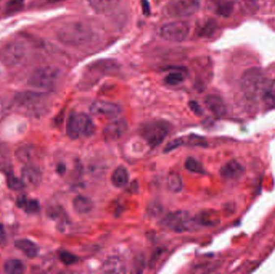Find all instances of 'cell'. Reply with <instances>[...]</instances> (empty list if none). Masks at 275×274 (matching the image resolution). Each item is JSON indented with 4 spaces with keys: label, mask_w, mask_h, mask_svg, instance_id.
Here are the masks:
<instances>
[{
    "label": "cell",
    "mask_w": 275,
    "mask_h": 274,
    "mask_svg": "<svg viewBox=\"0 0 275 274\" xmlns=\"http://www.w3.org/2000/svg\"><path fill=\"white\" fill-rule=\"evenodd\" d=\"M96 34L91 26L82 22H72L57 31V38L64 45L79 47L93 42Z\"/></svg>",
    "instance_id": "1"
},
{
    "label": "cell",
    "mask_w": 275,
    "mask_h": 274,
    "mask_svg": "<svg viewBox=\"0 0 275 274\" xmlns=\"http://www.w3.org/2000/svg\"><path fill=\"white\" fill-rule=\"evenodd\" d=\"M14 105L19 110L31 117H39L48 109L46 94L39 92L25 91L16 94Z\"/></svg>",
    "instance_id": "2"
},
{
    "label": "cell",
    "mask_w": 275,
    "mask_h": 274,
    "mask_svg": "<svg viewBox=\"0 0 275 274\" xmlns=\"http://www.w3.org/2000/svg\"><path fill=\"white\" fill-rule=\"evenodd\" d=\"M266 80L263 72L258 68H251L246 70L241 82L242 91L246 98L250 100L260 98Z\"/></svg>",
    "instance_id": "3"
},
{
    "label": "cell",
    "mask_w": 275,
    "mask_h": 274,
    "mask_svg": "<svg viewBox=\"0 0 275 274\" xmlns=\"http://www.w3.org/2000/svg\"><path fill=\"white\" fill-rule=\"evenodd\" d=\"M162 224L164 227L175 232H184L196 227L194 219L187 212L177 211L172 212L163 219Z\"/></svg>",
    "instance_id": "4"
},
{
    "label": "cell",
    "mask_w": 275,
    "mask_h": 274,
    "mask_svg": "<svg viewBox=\"0 0 275 274\" xmlns=\"http://www.w3.org/2000/svg\"><path fill=\"white\" fill-rule=\"evenodd\" d=\"M27 49L25 44L14 41L0 49V62L5 66H15L25 57Z\"/></svg>",
    "instance_id": "5"
},
{
    "label": "cell",
    "mask_w": 275,
    "mask_h": 274,
    "mask_svg": "<svg viewBox=\"0 0 275 274\" xmlns=\"http://www.w3.org/2000/svg\"><path fill=\"white\" fill-rule=\"evenodd\" d=\"M190 25L184 21H173L163 25L160 29V36L168 42H183L188 38Z\"/></svg>",
    "instance_id": "6"
},
{
    "label": "cell",
    "mask_w": 275,
    "mask_h": 274,
    "mask_svg": "<svg viewBox=\"0 0 275 274\" xmlns=\"http://www.w3.org/2000/svg\"><path fill=\"white\" fill-rule=\"evenodd\" d=\"M169 127L163 122H150L146 123L141 129L142 136L150 147L160 145L168 136Z\"/></svg>",
    "instance_id": "7"
},
{
    "label": "cell",
    "mask_w": 275,
    "mask_h": 274,
    "mask_svg": "<svg viewBox=\"0 0 275 274\" xmlns=\"http://www.w3.org/2000/svg\"><path fill=\"white\" fill-rule=\"evenodd\" d=\"M59 69L52 66H45L37 69L32 73L28 80L29 85L40 89H49L58 78Z\"/></svg>",
    "instance_id": "8"
},
{
    "label": "cell",
    "mask_w": 275,
    "mask_h": 274,
    "mask_svg": "<svg viewBox=\"0 0 275 274\" xmlns=\"http://www.w3.org/2000/svg\"><path fill=\"white\" fill-rule=\"evenodd\" d=\"M199 8L198 0H174L167 5L165 11L173 18H185L193 16Z\"/></svg>",
    "instance_id": "9"
},
{
    "label": "cell",
    "mask_w": 275,
    "mask_h": 274,
    "mask_svg": "<svg viewBox=\"0 0 275 274\" xmlns=\"http://www.w3.org/2000/svg\"><path fill=\"white\" fill-rule=\"evenodd\" d=\"M122 109L115 103L106 100H96L90 106V112L94 116L115 118L119 116Z\"/></svg>",
    "instance_id": "10"
},
{
    "label": "cell",
    "mask_w": 275,
    "mask_h": 274,
    "mask_svg": "<svg viewBox=\"0 0 275 274\" xmlns=\"http://www.w3.org/2000/svg\"><path fill=\"white\" fill-rule=\"evenodd\" d=\"M21 179L25 187L33 189L41 184L42 173L41 170L35 165H26L22 170Z\"/></svg>",
    "instance_id": "11"
},
{
    "label": "cell",
    "mask_w": 275,
    "mask_h": 274,
    "mask_svg": "<svg viewBox=\"0 0 275 274\" xmlns=\"http://www.w3.org/2000/svg\"><path fill=\"white\" fill-rule=\"evenodd\" d=\"M127 129V123L124 119H115L108 123L103 134L108 141L118 140L124 135Z\"/></svg>",
    "instance_id": "12"
},
{
    "label": "cell",
    "mask_w": 275,
    "mask_h": 274,
    "mask_svg": "<svg viewBox=\"0 0 275 274\" xmlns=\"http://www.w3.org/2000/svg\"><path fill=\"white\" fill-rule=\"evenodd\" d=\"M183 144H187L189 146H199V147H204L207 144L205 139L202 137L197 136V135H189L188 137L183 138H175L174 140L171 141L168 143L165 148V151L168 152L175 149L177 147H180Z\"/></svg>",
    "instance_id": "13"
},
{
    "label": "cell",
    "mask_w": 275,
    "mask_h": 274,
    "mask_svg": "<svg viewBox=\"0 0 275 274\" xmlns=\"http://www.w3.org/2000/svg\"><path fill=\"white\" fill-rule=\"evenodd\" d=\"M16 157L25 165H33L38 157V152L34 146L24 145L16 149Z\"/></svg>",
    "instance_id": "14"
},
{
    "label": "cell",
    "mask_w": 275,
    "mask_h": 274,
    "mask_svg": "<svg viewBox=\"0 0 275 274\" xmlns=\"http://www.w3.org/2000/svg\"><path fill=\"white\" fill-rule=\"evenodd\" d=\"M260 98L262 99L265 107L272 109L275 107V80H266Z\"/></svg>",
    "instance_id": "15"
},
{
    "label": "cell",
    "mask_w": 275,
    "mask_h": 274,
    "mask_svg": "<svg viewBox=\"0 0 275 274\" xmlns=\"http://www.w3.org/2000/svg\"><path fill=\"white\" fill-rule=\"evenodd\" d=\"M243 172H244V167L235 160L229 161L220 170V174L226 179L239 178L242 176Z\"/></svg>",
    "instance_id": "16"
},
{
    "label": "cell",
    "mask_w": 275,
    "mask_h": 274,
    "mask_svg": "<svg viewBox=\"0 0 275 274\" xmlns=\"http://www.w3.org/2000/svg\"><path fill=\"white\" fill-rule=\"evenodd\" d=\"M204 104L216 116L222 117L226 113V105L222 98L217 95H208L204 98Z\"/></svg>",
    "instance_id": "17"
},
{
    "label": "cell",
    "mask_w": 275,
    "mask_h": 274,
    "mask_svg": "<svg viewBox=\"0 0 275 274\" xmlns=\"http://www.w3.org/2000/svg\"><path fill=\"white\" fill-rule=\"evenodd\" d=\"M15 246L22 251L28 258H34L39 253L38 245L27 239H21L15 241Z\"/></svg>",
    "instance_id": "18"
},
{
    "label": "cell",
    "mask_w": 275,
    "mask_h": 274,
    "mask_svg": "<svg viewBox=\"0 0 275 274\" xmlns=\"http://www.w3.org/2000/svg\"><path fill=\"white\" fill-rule=\"evenodd\" d=\"M77 119L80 134L85 137L92 136L96 129L92 118L86 114H77Z\"/></svg>",
    "instance_id": "19"
},
{
    "label": "cell",
    "mask_w": 275,
    "mask_h": 274,
    "mask_svg": "<svg viewBox=\"0 0 275 274\" xmlns=\"http://www.w3.org/2000/svg\"><path fill=\"white\" fill-rule=\"evenodd\" d=\"M121 0H88L90 7L98 13H106L112 11Z\"/></svg>",
    "instance_id": "20"
},
{
    "label": "cell",
    "mask_w": 275,
    "mask_h": 274,
    "mask_svg": "<svg viewBox=\"0 0 275 274\" xmlns=\"http://www.w3.org/2000/svg\"><path fill=\"white\" fill-rule=\"evenodd\" d=\"M16 205L18 206L21 209L25 210V212L28 214H35L40 212V203L38 200L34 199L27 198V196H19L16 200Z\"/></svg>",
    "instance_id": "21"
},
{
    "label": "cell",
    "mask_w": 275,
    "mask_h": 274,
    "mask_svg": "<svg viewBox=\"0 0 275 274\" xmlns=\"http://www.w3.org/2000/svg\"><path fill=\"white\" fill-rule=\"evenodd\" d=\"M73 205L75 211L79 214L89 213L94 207V203L91 199L84 196H76L74 199Z\"/></svg>",
    "instance_id": "22"
},
{
    "label": "cell",
    "mask_w": 275,
    "mask_h": 274,
    "mask_svg": "<svg viewBox=\"0 0 275 274\" xmlns=\"http://www.w3.org/2000/svg\"><path fill=\"white\" fill-rule=\"evenodd\" d=\"M193 219H194L196 225L203 226V227L214 226L219 221L214 212H210V211L200 212Z\"/></svg>",
    "instance_id": "23"
},
{
    "label": "cell",
    "mask_w": 275,
    "mask_h": 274,
    "mask_svg": "<svg viewBox=\"0 0 275 274\" xmlns=\"http://www.w3.org/2000/svg\"><path fill=\"white\" fill-rule=\"evenodd\" d=\"M129 181V174L127 170L124 167H119L114 170L111 175V182L116 187H125Z\"/></svg>",
    "instance_id": "24"
},
{
    "label": "cell",
    "mask_w": 275,
    "mask_h": 274,
    "mask_svg": "<svg viewBox=\"0 0 275 274\" xmlns=\"http://www.w3.org/2000/svg\"><path fill=\"white\" fill-rule=\"evenodd\" d=\"M66 133L68 136L72 139H76L81 135L79 130L78 119L76 113H72L68 118L67 123H66Z\"/></svg>",
    "instance_id": "25"
},
{
    "label": "cell",
    "mask_w": 275,
    "mask_h": 274,
    "mask_svg": "<svg viewBox=\"0 0 275 274\" xmlns=\"http://www.w3.org/2000/svg\"><path fill=\"white\" fill-rule=\"evenodd\" d=\"M92 68L104 74H112L119 69V65L115 60H102L97 61Z\"/></svg>",
    "instance_id": "26"
},
{
    "label": "cell",
    "mask_w": 275,
    "mask_h": 274,
    "mask_svg": "<svg viewBox=\"0 0 275 274\" xmlns=\"http://www.w3.org/2000/svg\"><path fill=\"white\" fill-rule=\"evenodd\" d=\"M3 268H4L5 273H7V274H21L25 273L26 266L21 260L11 259L5 262Z\"/></svg>",
    "instance_id": "27"
},
{
    "label": "cell",
    "mask_w": 275,
    "mask_h": 274,
    "mask_svg": "<svg viewBox=\"0 0 275 274\" xmlns=\"http://www.w3.org/2000/svg\"><path fill=\"white\" fill-rule=\"evenodd\" d=\"M217 29V23L213 19H208L200 26L198 35L200 37H204V38L210 37L213 36Z\"/></svg>",
    "instance_id": "28"
},
{
    "label": "cell",
    "mask_w": 275,
    "mask_h": 274,
    "mask_svg": "<svg viewBox=\"0 0 275 274\" xmlns=\"http://www.w3.org/2000/svg\"><path fill=\"white\" fill-rule=\"evenodd\" d=\"M167 183H168V188L172 192H181L182 188H183V181H182L181 177L178 173L172 172L168 174Z\"/></svg>",
    "instance_id": "29"
},
{
    "label": "cell",
    "mask_w": 275,
    "mask_h": 274,
    "mask_svg": "<svg viewBox=\"0 0 275 274\" xmlns=\"http://www.w3.org/2000/svg\"><path fill=\"white\" fill-rule=\"evenodd\" d=\"M6 176H7V186H8L10 189L14 190V191H21L23 188H25V185L23 183L22 179L17 178L13 174V172H6Z\"/></svg>",
    "instance_id": "30"
},
{
    "label": "cell",
    "mask_w": 275,
    "mask_h": 274,
    "mask_svg": "<svg viewBox=\"0 0 275 274\" xmlns=\"http://www.w3.org/2000/svg\"><path fill=\"white\" fill-rule=\"evenodd\" d=\"M25 0H10L5 6V12L7 14H15L21 11L25 6Z\"/></svg>",
    "instance_id": "31"
},
{
    "label": "cell",
    "mask_w": 275,
    "mask_h": 274,
    "mask_svg": "<svg viewBox=\"0 0 275 274\" xmlns=\"http://www.w3.org/2000/svg\"><path fill=\"white\" fill-rule=\"evenodd\" d=\"M186 169L191 172H194V173H199L202 174L204 173V170L203 168L201 163H200L199 161L193 158H188L185 162Z\"/></svg>",
    "instance_id": "32"
},
{
    "label": "cell",
    "mask_w": 275,
    "mask_h": 274,
    "mask_svg": "<svg viewBox=\"0 0 275 274\" xmlns=\"http://www.w3.org/2000/svg\"><path fill=\"white\" fill-rule=\"evenodd\" d=\"M184 75L180 72H172L166 76L164 81L169 85H177L183 82Z\"/></svg>",
    "instance_id": "33"
},
{
    "label": "cell",
    "mask_w": 275,
    "mask_h": 274,
    "mask_svg": "<svg viewBox=\"0 0 275 274\" xmlns=\"http://www.w3.org/2000/svg\"><path fill=\"white\" fill-rule=\"evenodd\" d=\"M10 158H11V154H10L9 148L7 144L0 141V166L6 167L9 165Z\"/></svg>",
    "instance_id": "34"
},
{
    "label": "cell",
    "mask_w": 275,
    "mask_h": 274,
    "mask_svg": "<svg viewBox=\"0 0 275 274\" xmlns=\"http://www.w3.org/2000/svg\"><path fill=\"white\" fill-rule=\"evenodd\" d=\"M233 10V3L229 1H225L221 3V4L217 7V13L220 16L227 17L229 16Z\"/></svg>",
    "instance_id": "35"
},
{
    "label": "cell",
    "mask_w": 275,
    "mask_h": 274,
    "mask_svg": "<svg viewBox=\"0 0 275 274\" xmlns=\"http://www.w3.org/2000/svg\"><path fill=\"white\" fill-rule=\"evenodd\" d=\"M60 260L62 261L63 263L66 265H73L76 263L77 261V257L75 255L72 254L71 252H67V251H62L59 254Z\"/></svg>",
    "instance_id": "36"
},
{
    "label": "cell",
    "mask_w": 275,
    "mask_h": 274,
    "mask_svg": "<svg viewBox=\"0 0 275 274\" xmlns=\"http://www.w3.org/2000/svg\"><path fill=\"white\" fill-rule=\"evenodd\" d=\"M11 105L7 100H0V123L4 120L5 118L9 114Z\"/></svg>",
    "instance_id": "37"
},
{
    "label": "cell",
    "mask_w": 275,
    "mask_h": 274,
    "mask_svg": "<svg viewBox=\"0 0 275 274\" xmlns=\"http://www.w3.org/2000/svg\"><path fill=\"white\" fill-rule=\"evenodd\" d=\"M241 6L246 11H253L257 10V5L255 0H241Z\"/></svg>",
    "instance_id": "38"
},
{
    "label": "cell",
    "mask_w": 275,
    "mask_h": 274,
    "mask_svg": "<svg viewBox=\"0 0 275 274\" xmlns=\"http://www.w3.org/2000/svg\"><path fill=\"white\" fill-rule=\"evenodd\" d=\"M188 105L189 107L192 109V111L195 113V114H197V115H200V114H203V109L200 107V105L197 102V101H190L188 103Z\"/></svg>",
    "instance_id": "39"
},
{
    "label": "cell",
    "mask_w": 275,
    "mask_h": 274,
    "mask_svg": "<svg viewBox=\"0 0 275 274\" xmlns=\"http://www.w3.org/2000/svg\"><path fill=\"white\" fill-rule=\"evenodd\" d=\"M142 9H143V15H145V16L150 15V4L147 0H142Z\"/></svg>",
    "instance_id": "40"
},
{
    "label": "cell",
    "mask_w": 275,
    "mask_h": 274,
    "mask_svg": "<svg viewBox=\"0 0 275 274\" xmlns=\"http://www.w3.org/2000/svg\"><path fill=\"white\" fill-rule=\"evenodd\" d=\"M5 233L4 227L2 226V224L0 223V241H3L5 240Z\"/></svg>",
    "instance_id": "41"
},
{
    "label": "cell",
    "mask_w": 275,
    "mask_h": 274,
    "mask_svg": "<svg viewBox=\"0 0 275 274\" xmlns=\"http://www.w3.org/2000/svg\"><path fill=\"white\" fill-rule=\"evenodd\" d=\"M50 2H62V1H65V0H49Z\"/></svg>",
    "instance_id": "42"
}]
</instances>
